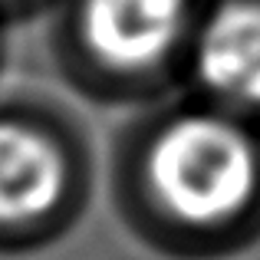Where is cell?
I'll use <instances>...</instances> for the list:
<instances>
[{"mask_svg":"<svg viewBox=\"0 0 260 260\" xmlns=\"http://www.w3.org/2000/svg\"><path fill=\"white\" fill-rule=\"evenodd\" d=\"M148 184L158 204L184 224H221L247 208L257 188V152L228 119L188 115L155 139Z\"/></svg>","mask_w":260,"mask_h":260,"instance_id":"1","label":"cell"},{"mask_svg":"<svg viewBox=\"0 0 260 260\" xmlns=\"http://www.w3.org/2000/svg\"><path fill=\"white\" fill-rule=\"evenodd\" d=\"M184 23V0H83L79 26L99 63L145 70L175 46Z\"/></svg>","mask_w":260,"mask_h":260,"instance_id":"2","label":"cell"},{"mask_svg":"<svg viewBox=\"0 0 260 260\" xmlns=\"http://www.w3.org/2000/svg\"><path fill=\"white\" fill-rule=\"evenodd\" d=\"M66 161L37 128L0 122V224H26L56 208Z\"/></svg>","mask_w":260,"mask_h":260,"instance_id":"3","label":"cell"},{"mask_svg":"<svg viewBox=\"0 0 260 260\" xmlns=\"http://www.w3.org/2000/svg\"><path fill=\"white\" fill-rule=\"evenodd\" d=\"M198 70L214 92L260 102V4L237 0L211 17L198 46Z\"/></svg>","mask_w":260,"mask_h":260,"instance_id":"4","label":"cell"}]
</instances>
